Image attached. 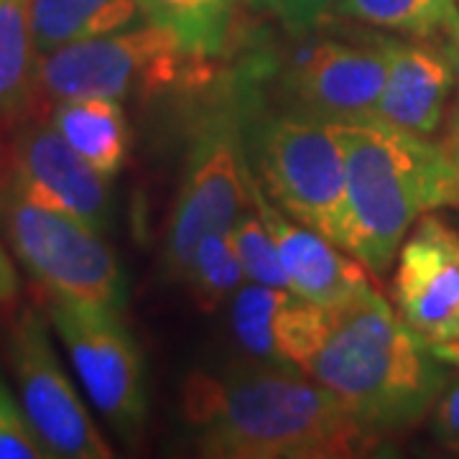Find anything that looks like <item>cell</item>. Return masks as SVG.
<instances>
[{"instance_id":"1","label":"cell","mask_w":459,"mask_h":459,"mask_svg":"<svg viewBox=\"0 0 459 459\" xmlns=\"http://www.w3.org/2000/svg\"><path fill=\"white\" fill-rule=\"evenodd\" d=\"M181 411L207 457L358 459L383 442L322 383L273 368L192 373Z\"/></svg>"},{"instance_id":"2","label":"cell","mask_w":459,"mask_h":459,"mask_svg":"<svg viewBox=\"0 0 459 459\" xmlns=\"http://www.w3.org/2000/svg\"><path fill=\"white\" fill-rule=\"evenodd\" d=\"M444 362L373 286L329 307V329L307 376L376 434L416 427L439 401Z\"/></svg>"},{"instance_id":"3","label":"cell","mask_w":459,"mask_h":459,"mask_svg":"<svg viewBox=\"0 0 459 459\" xmlns=\"http://www.w3.org/2000/svg\"><path fill=\"white\" fill-rule=\"evenodd\" d=\"M342 148L347 253L383 279L411 225L437 207H459V166L442 143L383 120H327Z\"/></svg>"},{"instance_id":"4","label":"cell","mask_w":459,"mask_h":459,"mask_svg":"<svg viewBox=\"0 0 459 459\" xmlns=\"http://www.w3.org/2000/svg\"><path fill=\"white\" fill-rule=\"evenodd\" d=\"M253 159L265 195L283 212L347 247V171L327 120L299 110L268 117L253 138Z\"/></svg>"},{"instance_id":"5","label":"cell","mask_w":459,"mask_h":459,"mask_svg":"<svg viewBox=\"0 0 459 459\" xmlns=\"http://www.w3.org/2000/svg\"><path fill=\"white\" fill-rule=\"evenodd\" d=\"M0 235L44 294L69 296L123 312V271L98 230L33 204L3 179Z\"/></svg>"},{"instance_id":"6","label":"cell","mask_w":459,"mask_h":459,"mask_svg":"<svg viewBox=\"0 0 459 459\" xmlns=\"http://www.w3.org/2000/svg\"><path fill=\"white\" fill-rule=\"evenodd\" d=\"M192 54L179 39L156 23H135L123 31L74 41L39 54L36 105L80 98L156 95L177 82ZM197 59V56H195Z\"/></svg>"},{"instance_id":"7","label":"cell","mask_w":459,"mask_h":459,"mask_svg":"<svg viewBox=\"0 0 459 459\" xmlns=\"http://www.w3.org/2000/svg\"><path fill=\"white\" fill-rule=\"evenodd\" d=\"M250 169L238 117L212 110L199 120L186 151L179 195L166 228L169 273L184 281L199 240L210 232H230L250 204Z\"/></svg>"},{"instance_id":"8","label":"cell","mask_w":459,"mask_h":459,"mask_svg":"<svg viewBox=\"0 0 459 459\" xmlns=\"http://www.w3.org/2000/svg\"><path fill=\"white\" fill-rule=\"evenodd\" d=\"M51 327L82 380L92 406L117 434L133 439L148 413L141 350L123 327L120 312L69 296L47 294Z\"/></svg>"},{"instance_id":"9","label":"cell","mask_w":459,"mask_h":459,"mask_svg":"<svg viewBox=\"0 0 459 459\" xmlns=\"http://www.w3.org/2000/svg\"><path fill=\"white\" fill-rule=\"evenodd\" d=\"M8 358L23 413L51 457H113V449L100 437L90 411L62 368L44 316L31 307L21 309L13 319Z\"/></svg>"},{"instance_id":"10","label":"cell","mask_w":459,"mask_h":459,"mask_svg":"<svg viewBox=\"0 0 459 459\" xmlns=\"http://www.w3.org/2000/svg\"><path fill=\"white\" fill-rule=\"evenodd\" d=\"M8 181L39 207L69 214L100 235L113 225L110 179L66 143L51 120L31 117L18 126L8 148Z\"/></svg>"},{"instance_id":"11","label":"cell","mask_w":459,"mask_h":459,"mask_svg":"<svg viewBox=\"0 0 459 459\" xmlns=\"http://www.w3.org/2000/svg\"><path fill=\"white\" fill-rule=\"evenodd\" d=\"M395 312L427 344L459 342V232L424 214L401 243Z\"/></svg>"},{"instance_id":"12","label":"cell","mask_w":459,"mask_h":459,"mask_svg":"<svg viewBox=\"0 0 459 459\" xmlns=\"http://www.w3.org/2000/svg\"><path fill=\"white\" fill-rule=\"evenodd\" d=\"M388 80V47L316 41L296 54L286 87L299 113L322 120H373Z\"/></svg>"},{"instance_id":"13","label":"cell","mask_w":459,"mask_h":459,"mask_svg":"<svg viewBox=\"0 0 459 459\" xmlns=\"http://www.w3.org/2000/svg\"><path fill=\"white\" fill-rule=\"evenodd\" d=\"M250 202L261 214L265 228L271 230L279 246L281 263L289 276V289L301 299H309L319 307H337L344 299L355 296L370 286L365 265L355 255L347 258L325 235L316 230L294 225L281 207H276L258 177L250 171Z\"/></svg>"},{"instance_id":"14","label":"cell","mask_w":459,"mask_h":459,"mask_svg":"<svg viewBox=\"0 0 459 459\" xmlns=\"http://www.w3.org/2000/svg\"><path fill=\"white\" fill-rule=\"evenodd\" d=\"M388 80L377 100L376 117L419 135H434L444 126L446 102L457 69L446 49L421 41H385Z\"/></svg>"},{"instance_id":"15","label":"cell","mask_w":459,"mask_h":459,"mask_svg":"<svg viewBox=\"0 0 459 459\" xmlns=\"http://www.w3.org/2000/svg\"><path fill=\"white\" fill-rule=\"evenodd\" d=\"M51 126L84 161L102 177L113 179L131 153V126L113 98H80L56 102L51 108Z\"/></svg>"},{"instance_id":"16","label":"cell","mask_w":459,"mask_h":459,"mask_svg":"<svg viewBox=\"0 0 459 459\" xmlns=\"http://www.w3.org/2000/svg\"><path fill=\"white\" fill-rule=\"evenodd\" d=\"M143 16L138 0H31V31L39 54L123 31Z\"/></svg>"},{"instance_id":"17","label":"cell","mask_w":459,"mask_h":459,"mask_svg":"<svg viewBox=\"0 0 459 459\" xmlns=\"http://www.w3.org/2000/svg\"><path fill=\"white\" fill-rule=\"evenodd\" d=\"M36 65L31 0H0V120L36 108Z\"/></svg>"},{"instance_id":"18","label":"cell","mask_w":459,"mask_h":459,"mask_svg":"<svg viewBox=\"0 0 459 459\" xmlns=\"http://www.w3.org/2000/svg\"><path fill=\"white\" fill-rule=\"evenodd\" d=\"M235 3L238 0H138L143 18L174 33L197 59L225 51Z\"/></svg>"},{"instance_id":"19","label":"cell","mask_w":459,"mask_h":459,"mask_svg":"<svg viewBox=\"0 0 459 459\" xmlns=\"http://www.w3.org/2000/svg\"><path fill=\"white\" fill-rule=\"evenodd\" d=\"M334 13L413 39H446L459 26V0H337Z\"/></svg>"},{"instance_id":"20","label":"cell","mask_w":459,"mask_h":459,"mask_svg":"<svg viewBox=\"0 0 459 459\" xmlns=\"http://www.w3.org/2000/svg\"><path fill=\"white\" fill-rule=\"evenodd\" d=\"M243 279L246 271L228 232H210L207 238H202L184 276L189 294L202 312H214L217 307H222L228 296H235L243 286Z\"/></svg>"},{"instance_id":"21","label":"cell","mask_w":459,"mask_h":459,"mask_svg":"<svg viewBox=\"0 0 459 459\" xmlns=\"http://www.w3.org/2000/svg\"><path fill=\"white\" fill-rule=\"evenodd\" d=\"M329 329V309L319 307L309 299H301L294 291H289L283 304L276 312L273 322V340L279 352V365L296 368L307 376L314 355L325 342Z\"/></svg>"},{"instance_id":"22","label":"cell","mask_w":459,"mask_h":459,"mask_svg":"<svg viewBox=\"0 0 459 459\" xmlns=\"http://www.w3.org/2000/svg\"><path fill=\"white\" fill-rule=\"evenodd\" d=\"M286 294H289V289L263 286V283H253V281L235 291L232 332L247 355L279 365L273 322H276V312L283 304Z\"/></svg>"},{"instance_id":"23","label":"cell","mask_w":459,"mask_h":459,"mask_svg":"<svg viewBox=\"0 0 459 459\" xmlns=\"http://www.w3.org/2000/svg\"><path fill=\"white\" fill-rule=\"evenodd\" d=\"M228 235L247 281L263 283V286H276V289H289V276L281 263L279 246H276L271 230L265 228L261 214L246 210L235 220Z\"/></svg>"},{"instance_id":"24","label":"cell","mask_w":459,"mask_h":459,"mask_svg":"<svg viewBox=\"0 0 459 459\" xmlns=\"http://www.w3.org/2000/svg\"><path fill=\"white\" fill-rule=\"evenodd\" d=\"M51 455L29 424L23 406L0 380V459H49Z\"/></svg>"},{"instance_id":"25","label":"cell","mask_w":459,"mask_h":459,"mask_svg":"<svg viewBox=\"0 0 459 459\" xmlns=\"http://www.w3.org/2000/svg\"><path fill=\"white\" fill-rule=\"evenodd\" d=\"M273 16H279L289 29L307 31L316 21L334 11L337 0H261Z\"/></svg>"},{"instance_id":"26","label":"cell","mask_w":459,"mask_h":459,"mask_svg":"<svg viewBox=\"0 0 459 459\" xmlns=\"http://www.w3.org/2000/svg\"><path fill=\"white\" fill-rule=\"evenodd\" d=\"M434 429H437V437L459 455V380L449 383L439 395Z\"/></svg>"},{"instance_id":"27","label":"cell","mask_w":459,"mask_h":459,"mask_svg":"<svg viewBox=\"0 0 459 459\" xmlns=\"http://www.w3.org/2000/svg\"><path fill=\"white\" fill-rule=\"evenodd\" d=\"M18 294H21V279H18L16 263L0 243V314L16 307Z\"/></svg>"},{"instance_id":"28","label":"cell","mask_w":459,"mask_h":459,"mask_svg":"<svg viewBox=\"0 0 459 459\" xmlns=\"http://www.w3.org/2000/svg\"><path fill=\"white\" fill-rule=\"evenodd\" d=\"M442 146L446 148V153L457 161L459 166V98L449 110V120H446V133H444Z\"/></svg>"},{"instance_id":"29","label":"cell","mask_w":459,"mask_h":459,"mask_svg":"<svg viewBox=\"0 0 459 459\" xmlns=\"http://www.w3.org/2000/svg\"><path fill=\"white\" fill-rule=\"evenodd\" d=\"M431 352L444 362V365H452L459 368V342H446V344H429Z\"/></svg>"},{"instance_id":"30","label":"cell","mask_w":459,"mask_h":459,"mask_svg":"<svg viewBox=\"0 0 459 459\" xmlns=\"http://www.w3.org/2000/svg\"><path fill=\"white\" fill-rule=\"evenodd\" d=\"M444 41H446V44H444V49H446V54L452 56V65H455V69H457V77H459V26L455 29V31L449 33Z\"/></svg>"}]
</instances>
